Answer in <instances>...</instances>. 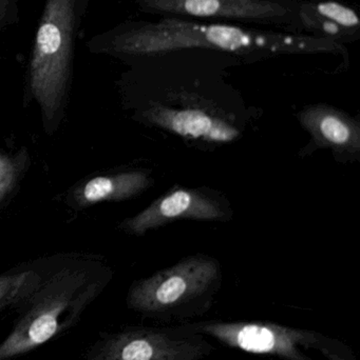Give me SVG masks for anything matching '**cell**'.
Listing matches in <instances>:
<instances>
[{
	"label": "cell",
	"mask_w": 360,
	"mask_h": 360,
	"mask_svg": "<svg viewBox=\"0 0 360 360\" xmlns=\"http://www.w3.org/2000/svg\"><path fill=\"white\" fill-rule=\"evenodd\" d=\"M42 278L35 272H21L0 276V310L18 302H29L39 289Z\"/></svg>",
	"instance_id": "cell-13"
},
{
	"label": "cell",
	"mask_w": 360,
	"mask_h": 360,
	"mask_svg": "<svg viewBox=\"0 0 360 360\" xmlns=\"http://www.w3.org/2000/svg\"><path fill=\"white\" fill-rule=\"evenodd\" d=\"M300 122L323 147L354 153L359 150V129L346 114L325 105H315L300 114Z\"/></svg>",
	"instance_id": "cell-11"
},
{
	"label": "cell",
	"mask_w": 360,
	"mask_h": 360,
	"mask_svg": "<svg viewBox=\"0 0 360 360\" xmlns=\"http://www.w3.org/2000/svg\"><path fill=\"white\" fill-rule=\"evenodd\" d=\"M218 276L219 266L213 259L187 258L133 285L128 304L139 312H164L204 293Z\"/></svg>",
	"instance_id": "cell-5"
},
{
	"label": "cell",
	"mask_w": 360,
	"mask_h": 360,
	"mask_svg": "<svg viewBox=\"0 0 360 360\" xmlns=\"http://www.w3.org/2000/svg\"><path fill=\"white\" fill-rule=\"evenodd\" d=\"M137 44L144 55L205 49L249 61L285 54H333L348 58L346 46L304 34L177 18L143 21Z\"/></svg>",
	"instance_id": "cell-1"
},
{
	"label": "cell",
	"mask_w": 360,
	"mask_h": 360,
	"mask_svg": "<svg viewBox=\"0 0 360 360\" xmlns=\"http://www.w3.org/2000/svg\"><path fill=\"white\" fill-rule=\"evenodd\" d=\"M300 33L346 46L360 39L359 13L340 0H300Z\"/></svg>",
	"instance_id": "cell-10"
},
{
	"label": "cell",
	"mask_w": 360,
	"mask_h": 360,
	"mask_svg": "<svg viewBox=\"0 0 360 360\" xmlns=\"http://www.w3.org/2000/svg\"><path fill=\"white\" fill-rule=\"evenodd\" d=\"M198 330L232 348L287 360H306L302 348H318L321 344L318 334L274 323H213Z\"/></svg>",
	"instance_id": "cell-6"
},
{
	"label": "cell",
	"mask_w": 360,
	"mask_h": 360,
	"mask_svg": "<svg viewBox=\"0 0 360 360\" xmlns=\"http://www.w3.org/2000/svg\"><path fill=\"white\" fill-rule=\"evenodd\" d=\"M151 124L185 139H203L226 143L235 141L240 132L236 127L202 108H170L154 105L145 113Z\"/></svg>",
	"instance_id": "cell-9"
},
{
	"label": "cell",
	"mask_w": 360,
	"mask_h": 360,
	"mask_svg": "<svg viewBox=\"0 0 360 360\" xmlns=\"http://www.w3.org/2000/svg\"><path fill=\"white\" fill-rule=\"evenodd\" d=\"M97 294L85 273L65 270L30 298L8 338L0 344V360L29 353L71 328Z\"/></svg>",
	"instance_id": "cell-3"
},
{
	"label": "cell",
	"mask_w": 360,
	"mask_h": 360,
	"mask_svg": "<svg viewBox=\"0 0 360 360\" xmlns=\"http://www.w3.org/2000/svg\"><path fill=\"white\" fill-rule=\"evenodd\" d=\"M18 20V0H0V34Z\"/></svg>",
	"instance_id": "cell-15"
},
{
	"label": "cell",
	"mask_w": 360,
	"mask_h": 360,
	"mask_svg": "<svg viewBox=\"0 0 360 360\" xmlns=\"http://www.w3.org/2000/svg\"><path fill=\"white\" fill-rule=\"evenodd\" d=\"M204 350L199 342L149 330L114 334L97 347L92 360H198Z\"/></svg>",
	"instance_id": "cell-7"
},
{
	"label": "cell",
	"mask_w": 360,
	"mask_h": 360,
	"mask_svg": "<svg viewBox=\"0 0 360 360\" xmlns=\"http://www.w3.org/2000/svg\"><path fill=\"white\" fill-rule=\"evenodd\" d=\"M18 165L12 158L0 154V201L11 192L18 177Z\"/></svg>",
	"instance_id": "cell-14"
},
{
	"label": "cell",
	"mask_w": 360,
	"mask_h": 360,
	"mask_svg": "<svg viewBox=\"0 0 360 360\" xmlns=\"http://www.w3.org/2000/svg\"><path fill=\"white\" fill-rule=\"evenodd\" d=\"M150 182L151 179L147 174L139 171L94 177L80 188L76 199L80 205L123 200L143 192L149 186Z\"/></svg>",
	"instance_id": "cell-12"
},
{
	"label": "cell",
	"mask_w": 360,
	"mask_h": 360,
	"mask_svg": "<svg viewBox=\"0 0 360 360\" xmlns=\"http://www.w3.org/2000/svg\"><path fill=\"white\" fill-rule=\"evenodd\" d=\"M141 12L160 18L275 27L300 33V0H135Z\"/></svg>",
	"instance_id": "cell-4"
},
{
	"label": "cell",
	"mask_w": 360,
	"mask_h": 360,
	"mask_svg": "<svg viewBox=\"0 0 360 360\" xmlns=\"http://www.w3.org/2000/svg\"><path fill=\"white\" fill-rule=\"evenodd\" d=\"M221 215L222 211L217 201L198 191L181 188L156 199L135 217L126 220L124 226L129 232L141 235L183 218L216 220Z\"/></svg>",
	"instance_id": "cell-8"
},
{
	"label": "cell",
	"mask_w": 360,
	"mask_h": 360,
	"mask_svg": "<svg viewBox=\"0 0 360 360\" xmlns=\"http://www.w3.org/2000/svg\"><path fill=\"white\" fill-rule=\"evenodd\" d=\"M352 1H359V0H352Z\"/></svg>",
	"instance_id": "cell-16"
},
{
	"label": "cell",
	"mask_w": 360,
	"mask_h": 360,
	"mask_svg": "<svg viewBox=\"0 0 360 360\" xmlns=\"http://www.w3.org/2000/svg\"><path fill=\"white\" fill-rule=\"evenodd\" d=\"M89 0H46L29 68L30 88L48 120L63 103Z\"/></svg>",
	"instance_id": "cell-2"
}]
</instances>
